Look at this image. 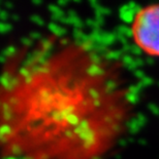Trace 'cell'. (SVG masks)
<instances>
[{"mask_svg":"<svg viewBox=\"0 0 159 159\" xmlns=\"http://www.w3.org/2000/svg\"><path fill=\"white\" fill-rule=\"evenodd\" d=\"M120 71L86 43L47 40L0 79V155L98 159L115 138Z\"/></svg>","mask_w":159,"mask_h":159,"instance_id":"1","label":"cell"},{"mask_svg":"<svg viewBox=\"0 0 159 159\" xmlns=\"http://www.w3.org/2000/svg\"><path fill=\"white\" fill-rule=\"evenodd\" d=\"M130 32L134 44L142 52L159 57V3L138 9L131 22Z\"/></svg>","mask_w":159,"mask_h":159,"instance_id":"2","label":"cell"}]
</instances>
